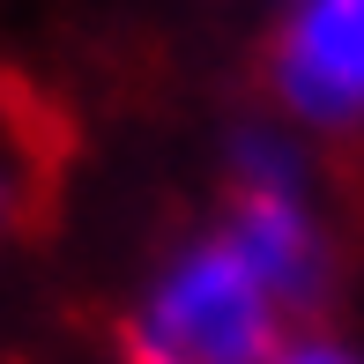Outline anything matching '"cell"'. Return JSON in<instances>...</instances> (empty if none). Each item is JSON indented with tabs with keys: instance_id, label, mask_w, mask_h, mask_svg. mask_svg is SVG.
<instances>
[{
	"instance_id": "cell-1",
	"label": "cell",
	"mask_w": 364,
	"mask_h": 364,
	"mask_svg": "<svg viewBox=\"0 0 364 364\" xmlns=\"http://www.w3.org/2000/svg\"><path fill=\"white\" fill-rule=\"evenodd\" d=\"M283 297L230 238H201L149 283L134 312V364H268Z\"/></svg>"
},
{
	"instance_id": "cell-2",
	"label": "cell",
	"mask_w": 364,
	"mask_h": 364,
	"mask_svg": "<svg viewBox=\"0 0 364 364\" xmlns=\"http://www.w3.org/2000/svg\"><path fill=\"white\" fill-rule=\"evenodd\" d=\"M230 245L253 260V275L268 283L283 305H305L320 290V223H312L305 193H297V156L275 141L245 149V178H238V208H230Z\"/></svg>"
},
{
	"instance_id": "cell-3",
	"label": "cell",
	"mask_w": 364,
	"mask_h": 364,
	"mask_svg": "<svg viewBox=\"0 0 364 364\" xmlns=\"http://www.w3.org/2000/svg\"><path fill=\"white\" fill-rule=\"evenodd\" d=\"M275 82L305 119H364V0H297L275 45Z\"/></svg>"
},
{
	"instance_id": "cell-4",
	"label": "cell",
	"mask_w": 364,
	"mask_h": 364,
	"mask_svg": "<svg viewBox=\"0 0 364 364\" xmlns=\"http://www.w3.org/2000/svg\"><path fill=\"white\" fill-rule=\"evenodd\" d=\"M268 364H357V357L335 350V342H290V350H275Z\"/></svg>"
}]
</instances>
